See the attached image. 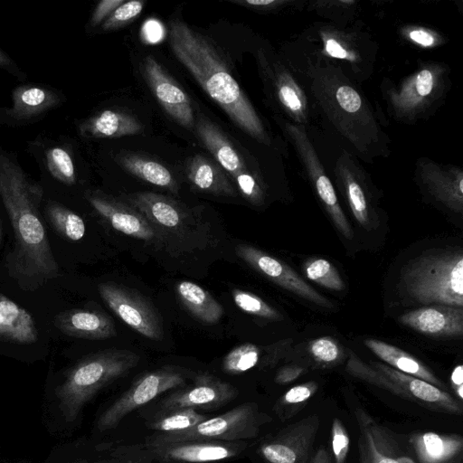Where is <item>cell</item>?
Masks as SVG:
<instances>
[{"instance_id":"obj_31","label":"cell","mask_w":463,"mask_h":463,"mask_svg":"<svg viewBox=\"0 0 463 463\" xmlns=\"http://www.w3.org/2000/svg\"><path fill=\"white\" fill-rule=\"evenodd\" d=\"M187 178L197 190L216 195L236 196V191L227 175L216 162L195 155L186 168Z\"/></svg>"},{"instance_id":"obj_52","label":"cell","mask_w":463,"mask_h":463,"mask_svg":"<svg viewBox=\"0 0 463 463\" xmlns=\"http://www.w3.org/2000/svg\"><path fill=\"white\" fill-rule=\"evenodd\" d=\"M309 463H332L327 450L320 447L311 458Z\"/></svg>"},{"instance_id":"obj_46","label":"cell","mask_w":463,"mask_h":463,"mask_svg":"<svg viewBox=\"0 0 463 463\" xmlns=\"http://www.w3.org/2000/svg\"><path fill=\"white\" fill-rule=\"evenodd\" d=\"M125 1L123 0H102L100 1L90 19V24L92 26L98 25L100 23H103L111 14L112 12L121 5Z\"/></svg>"},{"instance_id":"obj_10","label":"cell","mask_w":463,"mask_h":463,"mask_svg":"<svg viewBox=\"0 0 463 463\" xmlns=\"http://www.w3.org/2000/svg\"><path fill=\"white\" fill-rule=\"evenodd\" d=\"M185 381L186 373L171 366L143 374L102 412L97 420V429L104 431L115 428L131 411L163 392L183 386Z\"/></svg>"},{"instance_id":"obj_30","label":"cell","mask_w":463,"mask_h":463,"mask_svg":"<svg viewBox=\"0 0 463 463\" xmlns=\"http://www.w3.org/2000/svg\"><path fill=\"white\" fill-rule=\"evenodd\" d=\"M364 345L376 356L385 362L392 368L424 380L439 389L448 392L447 385L424 364L402 349L386 342L373 338L365 339Z\"/></svg>"},{"instance_id":"obj_42","label":"cell","mask_w":463,"mask_h":463,"mask_svg":"<svg viewBox=\"0 0 463 463\" xmlns=\"http://www.w3.org/2000/svg\"><path fill=\"white\" fill-rule=\"evenodd\" d=\"M308 352L322 365H333L340 361L343 352L331 336H321L309 342Z\"/></svg>"},{"instance_id":"obj_11","label":"cell","mask_w":463,"mask_h":463,"mask_svg":"<svg viewBox=\"0 0 463 463\" xmlns=\"http://www.w3.org/2000/svg\"><path fill=\"white\" fill-rule=\"evenodd\" d=\"M98 288L108 307L132 329L151 340L162 339L160 318L140 294L114 282L100 283Z\"/></svg>"},{"instance_id":"obj_5","label":"cell","mask_w":463,"mask_h":463,"mask_svg":"<svg viewBox=\"0 0 463 463\" xmlns=\"http://www.w3.org/2000/svg\"><path fill=\"white\" fill-rule=\"evenodd\" d=\"M402 283L417 302L463 307L462 250H446L411 260L402 271Z\"/></svg>"},{"instance_id":"obj_40","label":"cell","mask_w":463,"mask_h":463,"mask_svg":"<svg viewBox=\"0 0 463 463\" xmlns=\"http://www.w3.org/2000/svg\"><path fill=\"white\" fill-rule=\"evenodd\" d=\"M45 161L51 175L61 183H75V167L69 152L61 146H52L45 152Z\"/></svg>"},{"instance_id":"obj_38","label":"cell","mask_w":463,"mask_h":463,"mask_svg":"<svg viewBox=\"0 0 463 463\" xmlns=\"http://www.w3.org/2000/svg\"><path fill=\"white\" fill-rule=\"evenodd\" d=\"M307 278L322 287L340 291L345 286L335 267L328 260L321 258H310L304 266Z\"/></svg>"},{"instance_id":"obj_19","label":"cell","mask_w":463,"mask_h":463,"mask_svg":"<svg viewBox=\"0 0 463 463\" xmlns=\"http://www.w3.org/2000/svg\"><path fill=\"white\" fill-rule=\"evenodd\" d=\"M416 170L419 182L435 200L457 213H463V172L460 168L420 159Z\"/></svg>"},{"instance_id":"obj_2","label":"cell","mask_w":463,"mask_h":463,"mask_svg":"<svg viewBox=\"0 0 463 463\" xmlns=\"http://www.w3.org/2000/svg\"><path fill=\"white\" fill-rule=\"evenodd\" d=\"M303 84L310 91L312 107L326 123L364 157L383 155L386 136L373 109L340 66L312 54L298 65Z\"/></svg>"},{"instance_id":"obj_17","label":"cell","mask_w":463,"mask_h":463,"mask_svg":"<svg viewBox=\"0 0 463 463\" xmlns=\"http://www.w3.org/2000/svg\"><path fill=\"white\" fill-rule=\"evenodd\" d=\"M63 102L57 90L34 84L20 85L12 92V106L0 108V122L12 126L32 123Z\"/></svg>"},{"instance_id":"obj_15","label":"cell","mask_w":463,"mask_h":463,"mask_svg":"<svg viewBox=\"0 0 463 463\" xmlns=\"http://www.w3.org/2000/svg\"><path fill=\"white\" fill-rule=\"evenodd\" d=\"M359 429V463H413L393 434L363 409L354 411Z\"/></svg>"},{"instance_id":"obj_4","label":"cell","mask_w":463,"mask_h":463,"mask_svg":"<svg viewBox=\"0 0 463 463\" xmlns=\"http://www.w3.org/2000/svg\"><path fill=\"white\" fill-rule=\"evenodd\" d=\"M138 362L139 356L135 352L111 348L91 354L76 363L55 389L65 420H75L98 392L128 374Z\"/></svg>"},{"instance_id":"obj_34","label":"cell","mask_w":463,"mask_h":463,"mask_svg":"<svg viewBox=\"0 0 463 463\" xmlns=\"http://www.w3.org/2000/svg\"><path fill=\"white\" fill-rule=\"evenodd\" d=\"M116 161L128 173L154 185L177 192V184L172 173L160 163L134 154H122Z\"/></svg>"},{"instance_id":"obj_49","label":"cell","mask_w":463,"mask_h":463,"mask_svg":"<svg viewBox=\"0 0 463 463\" xmlns=\"http://www.w3.org/2000/svg\"><path fill=\"white\" fill-rule=\"evenodd\" d=\"M450 383L455 392L456 397L462 402L463 399V366H456L450 375Z\"/></svg>"},{"instance_id":"obj_50","label":"cell","mask_w":463,"mask_h":463,"mask_svg":"<svg viewBox=\"0 0 463 463\" xmlns=\"http://www.w3.org/2000/svg\"><path fill=\"white\" fill-rule=\"evenodd\" d=\"M0 68L12 73L14 76L22 79L24 73L18 68L16 63L0 49Z\"/></svg>"},{"instance_id":"obj_1","label":"cell","mask_w":463,"mask_h":463,"mask_svg":"<svg viewBox=\"0 0 463 463\" xmlns=\"http://www.w3.org/2000/svg\"><path fill=\"white\" fill-rule=\"evenodd\" d=\"M0 197L14 233L5 257L7 272L21 289L33 292L60 276L40 213L43 189L2 148Z\"/></svg>"},{"instance_id":"obj_23","label":"cell","mask_w":463,"mask_h":463,"mask_svg":"<svg viewBox=\"0 0 463 463\" xmlns=\"http://www.w3.org/2000/svg\"><path fill=\"white\" fill-rule=\"evenodd\" d=\"M130 206L139 212L160 232H178L188 215L177 202L150 192H138L125 196Z\"/></svg>"},{"instance_id":"obj_35","label":"cell","mask_w":463,"mask_h":463,"mask_svg":"<svg viewBox=\"0 0 463 463\" xmlns=\"http://www.w3.org/2000/svg\"><path fill=\"white\" fill-rule=\"evenodd\" d=\"M45 214L53 229L64 238L77 241L83 238L86 231L83 219L62 204L49 201Z\"/></svg>"},{"instance_id":"obj_41","label":"cell","mask_w":463,"mask_h":463,"mask_svg":"<svg viewBox=\"0 0 463 463\" xmlns=\"http://www.w3.org/2000/svg\"><path fill=\"white\" fill-rule=\"evenodd\" d=\"M232 296L236 306L242 311L269 320H282V315L257 295L234 288Z\"/></svg>"},{"instance_id":"obj_27","label":"cell","mask_w":463,"mask_h":463,"mask_svg":"<svg viewBox=\"0 0 463 463\" xmlns=\"http://www.w3.org/2000/svg\"><path fill=\"white\" fill-rule=\"evenodd\" d=\"M275 99L283 112L292 120L302 125L308 123L312 116V105L294 76L280 63L275 67L273 80Z\"/></svg>"},{"instance_id":"obj_25","label":"cell","mask_w":463,"mask_h":463,"mask_svg":"<svg viewBox=\"0 0 463 463\" xmlns=\"http://www.w3.org/2000/svg\"><path fill=\"white\" fill-rule=\"evenodd\" d=\"M334 170L336 183L343 190L354 217L360 225L366 227L370 218V203L364 169L344 151L336 160Z\"/></svg>"},{"instance_id":"obj_14","label":"cell","mask_w":463,"mask_h":463,"mask_svg":"<svg viewBox=\"0 0 463 463\" xmlns=\"http://www.w3.org/2000/svg\"><path fill=\"white\" fill-rule=\"evenodd\" d=\"M239 392L236 387L209 373H200L194 383L173 392L159 405L163 411L186 409H213L234 400Z\"/></svg>"},{"instance_id":"obj_48","label":"cell","mask_w":463,"mask_h":463,"mask_svg":"<svg viewBox=\"0 0 463 463\" xmlns=\"http://www.w3.org/2000/svg\"><path fill=\"white\" fill-rule=\"evenodd\" d=\"M305 372L306 369L302 366L286 365L278 371L275 382L279 384H287L299 378Z\"/></svg>"},{"instance_id":"obj_28","label":"cell","mask_w":463,"mask_h":463,"mask_svg":"<svg viewBox=\"0 0 463 463\" xmlns=\"http://www.w3.org/2000/svg\"><path fill=\"white\" fill-rule=\"evenodd\" d=\"M39 339V331L31 313L0 293V341L28 345Z\"/></svg>"},{"instance_id":"obj_7","label":"cell","mask_w":463,"mask_h":463,"mask_svg":"<svg viewBox=\"0 0 463 463\" xmlns=\"http://www.w3.org/2000/svg\"><path fill=\"white\" fill-rule=\"evenodd\" d=\"M448 89L447 67L439 63H426L398 87H386L384 98L392 117L411 123L428 116L440 104Z\"/></svg>"},{"instance_id":"obj_9","label":"cell","mask_w":463,"mask_h":463,"mask_svg":"<svg viewBox=\"0 0 463 463\" xmlns=\"http://www.w3.org/2000/svg\"><path fill=\"white\" fill-rule=\"evenodd\" d=\"M282 125L283 130L293 145L312 187L335 226L345 239H353V231L340 206L335 188L307 136L306 128L287 120H283Z\"/></svg>"},{"instance_id":"obj_26","label":"cell","mask_w":463,"mask_h":463,"mask_svg":"<svg viewBox=\"0 0 463 463\" xmlns=\"http://www.w3.org/2000/svg\"><path fill=\"white\" fill-rule=\"evenodd\" d=\"M409 444L419 463H460L463 438L459 434L433 431L413 433Z\"/></svg>"},{"instance_id":"obj_51","label":"cell","mask_w":463,"mask_h":463,"mask_svg":"<svg viewBox=\"0 0 463 463\" xmlns=\"http://www.w3.org/2000/svg\"><path fill=\"white\" fill-rule=\"evenodd\" d=\"M236 2L241 5H246L256 8H275L284 4H288V1L283 0H245Z\"/></svg>"},{"instance_id":"obj_33","label":"cell","mask_w":463,"mask_h":463,"mask_svg":"<svg viewBox=\"0 0 463 463\" xmlns=\"http://www.w3.org/2000/svg\"><path fill=\"white\" fill-rule=\"evenodd\" d=\"M175 290L181 303L199 321L213 325L222 318V305L199 285L183 280L176 284Z\"/></svg>"},{"instance_id":"obj_18","label":"cell","mask_w":463,"mask_h":463,"mask_svg":"<svg viewBox=\"0 0 463 463\" xmlns=\"http://www.w3.org/2000/svg\"><path fill=\"white\" fill-rule=\"evenodd\" d=\"M144 74L155 96L165 110L180 125L191 128L194 116L186 93L151 55L143 62Z\"/></svg>"},{"instance_id":"obj_3","label":"cell","mask_w":463,"mask_h":463,"mask_svg":"<svg viewBox=\"0 0 463 463\" xmlns=\"http://www.w3.org/2000/svg\"><path fill=\"white\" fill-rule=\"evenodd\" d=\"M169 42L176 59L232 122L269 146L270 138L260 117L211 43L178 19L170 24Z\"/></svg>"},{"instance_id":"obj_8","label":"cell","mask_w":463,"mask_h":463,"mask_svg":"<svg viewBox=\"0 0 463 463\" xmlns=\"http://www.w3.org/2000/svg\"><path fill=\"white\" fill-rule=\"evenodd\" d=\"M269 421L270 416L260 411L258 404L247 402L222 415L207 418L189 430L157 433L149 439L147 444L156 447L186 441H240L257 437L261 427Z\"/></svg>"},{"instance_id":"obj_45","label":"cell","mask_w":463,"mask_h":463,"mask_svg":"<svg viewBox=\"0 0 463 463\" xmlns=\"http://www.w3.org/2000/svg\"><path fill=\"white\" fill-rule=\"evenodd\" d=\"M349 435L338 418H335L331 428V446L335 463H345L349 451Z\"/></svg>"},{"instance_id":"obj_32","label":"cell","mask_w":463,"mask_h":463,"mask_svg":"<svg viewBox=\"0 0 463 463\" xmlns=\"http://www.w3.org/2000/svg\"><path fill=\"white\" fill-rule=\"evenodd\" d=\"M80 130L87 137L114 138L138 134L143 126L130 114L106 109L83 122Z\"/></svg>"},{"instance_id":"obj_24","label":"cell","mask_w":463,"mask_h":463,"mask_svg":"<svg viewBox=\"0 0 463 463\" xmlns=\"http://www.w3.org/2000/svg\"><path fill=\"white\" fill-rule=\"evenodd\" d=\"M168 463H212L231 458L241 449L233 442L186 441L150 447Z\"/></svg>"},{"instance_id":"obj_29","label":"cell","mask_w":463,"mask_h":463,"mask_svg":"<svg viewBox=\"0 0 463 463\" xmlns=\"http://www.w3.org/2000/svg\"><path fill=\"white\" fill-rule=\"evenodd\" d=\"M194 125L201 141L232 177L249 171L243 158L215 124L202 116Z\"/></svg>"},{"instance_id":"obj_22","label":"cell","mask_w":463,"mask_h":463,"mask_svg":"<svg viewBox=\"0 0 463 463\" xmlns=\"http://www.w3.org/2000/svg\"><path fill=\"white\" fill-rule=\"evenodd\" d=\"M54 326L62 334L75 338L104 340L116 335L113 319L94 307L71 308L58 313Z\"/></svg>"},{"instance_id":"obj_21","label":"cell","mask_w":463,"mask_h":463,"mask_svg":"<svg viewBox=\"0 0 463 463\" xmlns=\"http://www.w3.org/2000/svg\"><path fill=\"white\" fill-rule=\"evenodd\" d=\"M314 31L317 35L314 40L320 43L326 57L344 61L354 72H362V65L366 69L372 61L370 58H373L374 51L369 50V41L355 33L327 25Z\"/></svg>"},{"instance_id":"obj_36","label":"cell","mask_w":463,"mask_h":463,"mask_svg":"<svg viewBox=\"0 0 463 463\" xmlns=\"http://www.w3.org/2000/svg\"><path fill=\"white\" fill-rule=\"evenodd\" d=\"M206 419V415L195 409H179L163 411V416L150 422L148 428L158 433L178 432L194 428Z\"/></svg>"},{"instance_id":"obj_13","label":"cell","mask_w":463,"mask_h":463,"mask_svg":"<svg viewBox=\"0 0 463 463\" xmlns=\"http://www.w3.org/2000/svg\"><path fill=\"white\" fill-rule=\"evenodd\" d=\"M236 252L253 269L279 287L317 305L329 308L332 307L327 298L307 284L288 265L277 258L247 244H239Z\"/></svg>"},{"instance_id":"obj_37","label":"cell","mask_w":463,"mask_h":463,"mask_svg":"<svg viewBox=\"0 0 463 463\" xmlns=\"http://www.w3.org/2000/svg\"><path fill=\"white\" fill-rule=\"evenodd\" d=\"M317 389L318 385L314 381L291 387L277 401L274 406L276 414L281 420L292 418L304 408Z\"/></svg>"},{"instance_id":"obj_12","label":"cell","mask_w":463,"mask_h":463,"mask_svg":"<svg viewBox=\"0 0 463 463\" xmlns=\"http://www.w3.org/2000/svg\"><path fill=\"white\" fill-rule=\"evenodd\" d=\"M319 423L314 414L287 426L260 445V456L267 463H307Z\"/></svg>"},{"instance_id":"obj_43","label":"cell","mask_w":463,"mask_h":463,"mask_svg":"<svg viewBox=\"0 0 463 463\" xmlns=\"http://www.w3.org/2000/svg\"><path fill=\"white\" fill-rule=\"evenodd\" d=\"M144 7L143 1L124 2L102 23L103 31L114 30L137 18Z\"/></svg>"},{"instance_id":"obj_47","label":"cell","mask_w":463,"mask_h":463,"mask_svg":"<svg viewBox=\"0 0 463 463\" xmlns=\"http://www.w3.org/2000/svg\"><path fill=\"white\" fill-rule=\"evenodd\" d=\"M407 37L413 43L423 46L431 47L437 43V37L433 32L425 28H411L407 33Z\"/></svg>"},{"instance_id":"obj_44","label":"cell","mask_w":463,"mask_h":463,"mask_svg":"<svg viewBox=\"0 0 463 463\" xmlns=\"http://www.w3.org/2000/svg\"><path fill=\"white\" fill-rule=\"evenodd\" d=\"M242 196L251 204L261 206L265 202L263 184L250 171L239 174L235 178Z\"/></svg>"},{"instance_id":"obj_6","label":"cell","mask_w":463,"mask_h":463,"mask_svg":"<svg viewBox=\"0 0 463 463\" xmlns=\"http://www.w3.org/2000/svg\"><path fill=\"white\" fill-rule=\"evenodd\" d=\"M346 370L356 378L432 411L453 415L462 414V402L449 392L387 364L373 363L371 367L352 354Z\"/></svg>"},{"instance_id":"obj_39","label":"cell","mask_w":463,"mask_h":463,"mask_svg":"<svg viewBox=\"0 0 463 463\" xmlns=\"http://www.w3.org/2000/svg\"><path fill=\"white\" fill-rule=\"evenodd\" d=\"M261 355L259 346L244 343L232 349L223 358L222 370L226 373L239 374L255 367Z\"/></svg>"},{"instance_id":"obj_53","label":"cell","mask_w":463,"mask_h":463,"mask_svg":"<svg viewBox=\"0 0 463 463\" xmlns=\"http://www.w3.org/2000/svg\"><path fill=\"white\" fill-rule=\"evenodd\" d=\"M2 223H1V220H0V245H1V241H2Z\"/></svg>"},{"instance_id":"obj_16","label":"cell","mask_w":463,"mask_h":463,"mask_svg":"<svg viewBox=\"0 0 463 463\" xmlns=\"http://www.w3.org/2000/svg\"><path fill=\"white\" fill-rule=\"evenodd\" d=\"M86 198L113 229L138 240L160 241V232L129 204L99 192H90Z\"/></svg>"},{"instance_id":"obj_20","label":"cell","mask_w":463,"mask_h":463,"mask_svg":"<svg viewBox=\"0 0 463 463\" xmlns=\"http://www.w3.org/2000/svg\"><path fill=\"white\" fill-rule=\"evenodd\" d=\"M400 322L430 337H460L463 335V307L437 305L409 311Z\"/></svg>"}]
</instances>
